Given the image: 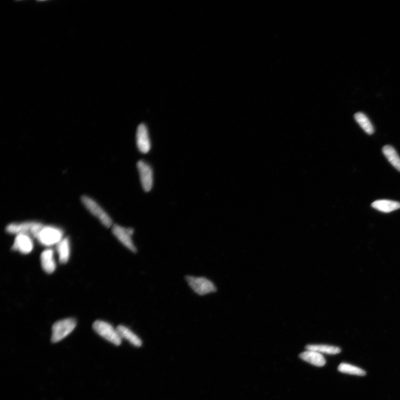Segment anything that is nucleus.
I'll return each mask as SVG.
<instances>
[{"label":"nucleus","instance_id":"19","mask_svg":"<svg viewBox=\"0 0 400 400\" xmlns=\"http://www.w3.org/2000/svg\"><path fill=\"white\" fill-rule=\"evenodd\" d=\"M338 370L341 373L359 376H364L366 374V371L362 370V368L346 363H341L338 367Z\"/></svg>","mask_w":400,"mask_h":400},{"label":"nucleus","instance_id":"13","mask_svg":"<svg viewBox=\"0 0 400 400\" xmlns=\"http://www.w3.org/2000/svg\"><path fill=\"white\" fill-rule=\"evenodd\" d=\"M371 206L378 211L388 213L400 209V203L391 200L379 199L373 202Z\"/></svg>","mask_w":400,"mask_h":400},{"label":"nucleus","instance_id":"17","mask_svg":"<svg viewBox=\"0 0 400 400\" xmlns=\"http://www.w3.org/2000/svg\"><path fill=\"white\" fill-rule=\"evenodd\" d=\"M382 152L391 165L400 172V157L394 148L389 145L384 146Z\"/></svg>","mask_w":400,"mask_h":400},{"label":"nucleus","instance_id":"9","mask_svg":"<svg viewBox=\"0 0 400 400\" xmlns=\"http://www.w3.org/2000/svg\"><path fill=\"white\" fill-rule=\"evenodd\" d=\"M136 140L138 149L141 153H147L150 151L151 143L149 133L145 124H141L138 126Z\"/></svg>","mask_w":400,"mask_h":400},{"label":"nucleus","instance_id":"2","mask_svg":"<svg viewBox=\"0 0 400 400\" xmlns=\"http://www.w3.org/2000/svg\"><path fill=\"white\" fill-rule=\"evenodd\" d=\"M76 326V321L73 318L61 320L55 323L52 327L51 342L57 343L68 336Z\"/></svg>","mask_w":400,"mask_h":400},{"label":"nucleus","instance_id":"12","mask_svg":"<svg viewBox=\"0 0 400 400\" xmlns=\"http://www.w3.org/2000/svg\"><path fill=\"white\" fill-rule=\"evenodd\" d=\"M299 357L302 360L317 367L324 366L326 364L324 356L321 353L316 351L306 350L301 353Z\"/></svg>","mask_w":400,"mask_h":400},{"label":"nucleus","instance_id":"3","mask_svg":"<svg viewBox=\"0 0 400 400\" xmlns=\"http://www.w3.org/2000/svg\"><path fill=\"white\" fill-rule=\"evenodd\" d=\"M93 329L99 335L113 344L117 346L121 344L122 338L119 333L108 322L97 320L94 323Z\"/></svg>","mask_w":400,"mask_h":400},{"label":"nucleus","instance_id":"15","mask_svg":"<svg viewBox=\"0 0 400 400\" xmlns=\"http://www.w3.org/2000/svg\"><path fill=\"white\" fill-rule=\"evenodd\" d=\"M116 330L121 338H125L133 346L140 347L142 345V341L140 338L129 328L125 326L120 325L117 327Z\"/></svg>","mask_w":400,"mask_h":400},{"label":"nucleus","instance_id":"16","mask_svg":"<svg viewBox=\"0 0 400 400\" xmlns=\"http://www.w3.org/2000/svg\"><path fill=\"white\" fill-rule=\"evenodd\" d=\"M306 350L314 351L328 355H336L341 351L340 347L328 345H307Z\"/></svg>","mask_w":400,"mask_h":400},{"label":"nucleus","instance_id":"14","mask_svg":"<svg viewBox=\"0 0 400 400\" xmlns=\"http://www.w3.org/2000/svg\"><path fill=\"white\" fill-rule=\"evenodd\" d=\"M57 251L60 263L63 264L68 263L71 253L70 243L68 238H63L57 245Z\"/></svg>","mask_w":400,"mask_h":400},{"label":"nucleus","instance_id":"6","mask_svg":"<svg viewBox=\"0 0 400 400\" xmlns=\"http://www.w3.org/2000/svg\"><path fill=\"white\" fill-rule=\"evenodd\" d=\"M186 281L190 288L199 295L213 293L217 291V287L213 282L203 277L188 276Z\"/></svg>","mask_w":400,"mask_h":400},{"label":"nucleus","instance_id":"11","mask_svg":"<svg viewBox=\"0 0 400 400\" xmlns=\"http://www.w3.org/2000/svg\"><path fill=\"white\" fill-rule=\"evenodd\" d=\"M40 260L44 271L49 274H53L56 268L54 250L49 249L44 250L41 254Z\"/></svg>","mask_w":400,"mask_h":400},{"label":"nucleus","instance_id":"1","mask_svg":"<svg viewBox=\"0 0 400 400\" xmlns=\"http://www.w3.org/2000/svg\"><path fill=\"white\" fill-rule=\"evenodd\" d=\"M62 230L56 227L44 226L36 237L39 242L46 246L58 245L64 238Z\"/></svg>","mask_w":400,"mask_h":400},{"label":"nucleus","instance_id":"4","mask_svg":"<svg viewBox=\"0 0 400 400\" xmlns=\"http://www.w3.org/2000/svg\"><path fill=\"white\" fill-rule=\"evenodd\" d=\"M81 202L89 211L106 228L112 227V220L108 214L102 209L100 205L96 203L94 199L87 196L81 197Z\"/></svg>","mask_w":400,"mask_h":400},{"label":"nucleus","instance_id":"18","mask_svg":"<svg viewBox=\"0 0 400 400\" xmlns=\"http://www.w3.org/2000/svg\"><path fill=\"white\" fill-rule=\"evenodd\" d=\"M355 119L362 129L368 134L372 135L374 132V129L370 120L362 112H357L354 116Z\"/></svg>","mask_w":400,"mask_h":400},{"label":"nucleus","instance_id":"5","mask_svg":"<svg viewBox=\"0 0 400 400\" xmlns=\"http://www.w3.org/2000/svg\"><path fill=\"white\" fill-rule=\"evenodd\" d=\"M44 225L38 222H25L22 223H12L6 228L7 232L10 234L32 235L35 238L40 232Z\"/></svg>","mask_w":400,"mask_h":400},{"label":"nucleus","instance_id":"10","mask_svg":"<svg viewBox=\"0 0 400 400\" xmlns=\"http://www.w3.org/2000/svg\"><path fill=\"white\" fill-rule=\"evenodd\" d=\"M34 243L30 236L27 234L17 235L13 244L12 250L19 251L23 254H29L32 252Z\"/></svg>","mask_w":400,"mask_h":400},{"label":"nucleus","instance_id":"7","mask_svg":"<svg viewBox=\"0 0 400 400\" xmlns=\"http://www.w3.org/2000/svg\"><path fill=\"white\" fill-rule=\"evenodd\" d=\"M112 227V233L115 237L132 252L136 253L137 249L132 239L134 230L132 228H125L118 225H113Z\"/></svg>","mask_w":400,"mask_h":400},{"label":"nucleus","instance_id":"8","mask_svg":"<svg viewBox=\"0 0 400 400\" xmlns=\"http://www.w3.org/2000/svg\"><path fill=\"white\" fill-rule=\"evenodd\" d=\"M137 167L143 190L146 192L150 191L153 184V172L152 167L149 164L142 160L137 162Z\"/></svg>","mask_w":400,"mask_h":400}]
</instances>
